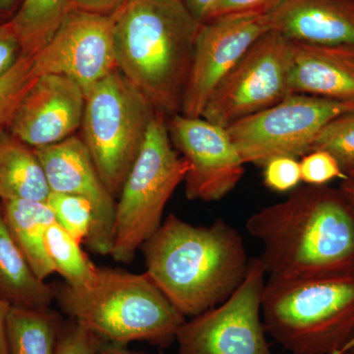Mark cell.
I'll list each match as a JSON object with an SVG mask.
<instances>
[{"label": "cell", "mask_w": 354, "mask_h": 354, "mask_svg": "<svg viewBox=\"0 0 354 354\" xmlns=\"http://www.w3.org/2000/svg\"><path fill=\"white\" fill-rule=\"evenodd\" d=\"M141 249L146 274L185 318L227 300L250 262L241 232L223 218L193 225L169 214Z\"/></svg>", "instance_id": "7a4b0ae2"}, {"label": "cell", "mask_w": 354, "mask_h": 354, "mask_svg": "<svg viewBox=\"0 0 354 354\" xmlns=\"http://www.w3.org/2000/svg\"><path fill=\"white\" fill-rule=\"evenodd\" d=\"M97 354H145L133 351L127 348V346H120V344H109V342H102Z\"/></svg>", "instance_id": "e575fe53"}, {"label": "cell", "mask_w": 354, "mask_h": 354, "mask_svg": "<svg viewBox=\"0 0 354 354\" xmlns=\"http://www.w3.org/2000/svg\"><path fill=\"white\" fill-rule=\"evenodd\" d=\"M341 181L339 190L354 209V174H349L346 179Z\"/></svg>", "instance_id": "d590c367"}, {"label": "cell", "mask_w": 354, "mask_h": 354, "mask_svg": "<svg viewBox=\"0 0 354 354\" xmlns=\"http://www.w3.org/2000/svg\"><path fill=\"white\" fill-rule=\"evenodd\" d=\"M86 93L57 74L39 77L16 111L8 131L32 149L59 143L82 125Z\"/></svg>", "instance_id": "9a60e30c"}, {"label": "cell", "mask_w": 354, "mask_h": 354, "mask_svg": "<svg viewBox=\"0 0 354 354\" xmlns=\"http://www.w3.org/2000/svg\"><path fill=\"white\" fill-rule=\"evenodd\" d=\"M266 332L291 354H337L354 337V269L308 278H269Z\"/></svg>", "instance_id": "5b68a950"}, {"label": "cell", "mask_w": 354, "mask_h": 354, "mask_svg": "<svg viewBox=\"0 0 354 354\" xmlns=\"http://www.w3.org/2000/svg\"><path fill=\"white\" fill-rule=\"evenodd\" d=\"M337 354H354V337Z\"/></svg>", "instance_id": "74e56055"}, {"label": "cell", "mask_w": 354, "mask_h": 354, "mask_svg": "<svg viewBox=\"0 0 354 354\" xmlns=\"http://www.w3.org/2000/svg\"><path fill=\"white\" fill-rule=\"evenodd\" d=\"M263 244L269 278L295 279L354 269V209L341 190L306 185L247 220Z\"/></svg>", "instance_id": "6da1fadb"}, {"label": "cell", "mask_w": 354, "mask_h": 354, "mask_svg": "<svg viewBox=\"0 0 354 354\" xmlns=\"http://www.w3.org/2000/svg\"><path fill=\"white\" fill-rule=\"evenodd\" d=\"M19 0H0V16L8 15V14H15L17 9ZM13 17V16H12Z\"/></svg>", "instance_id": "8d00e7d4"}, {"label": "cell", "mask_w": 354, "mask_h": 354, "mask_svg": "<svg viewBox=\"0 0 354 354\" xmlns=\"http://www.w3.org/2000/svg\"><path fill=\"white\" fill-rule=\"evenodd\" d=\"M189 171L172 145L167 118L156 111L145 143L116 201L111 258L130 264L160 227L167 202Z\"/></svg>", "instance_id": "8992f818"}, {"label": "cell", "mask_w": 354, "mask_h": 354, "mask_svg": "<svg viewBox=\"0 0 354 354\" xmlns=\"http://www.w3.org/2000/svg\"><path fill=\"white\" fill-rule=\"evenodd\" d=\"M285 0H218L209 20L221 15L243 12H271Z\"/></svg>", "instance_id": "f546056e"}, {"label": "cell", "mask_w": 354, "mask_h": 354, "mask_svg": "<svg viewBox=\"0 0 354 354\" xmlns=\"http://www.w3.org/2000/svg\"><path fill=\"white\" fill-rule=\"evenodd\" d=\"M113 27V15L72 9L50 41L34 55L39 75L68 77L87 93L118 69Z\"/></svg>", "instance_id": "4fadbf2b"}, {"label": "cell", "mask_w": 354, "mask_h": 354, "mask_svg": "<svg viewBox=\"0 0 354 354\" xmlns=\"http://www.w3.org/2000/svg\"><path fill=\"white\" fill-rule=\"evenodd\" d=\"M50 186L34 149L8 130L0 132V201L46 202Z\"/></svg>", "instance_id": "d6986e66"}, {"label": "cell", "mask_w": 354, "mask_h": 354, "mask_svg": "<svg viewBox=\"0 0 354 354\" xmlns=\"http://www.w3.org/2000/svg\"><path fill=\"white\" fill-rule=\"evenodd\" d=\"M327 151L346 174L354 171V109L330 121L314 140L310 152Z\"/></svg>", "instance_id": "484cf974"}, {"label": "cell", "mask_w": 354, "mask_h": 354, "mask_svg": "<svg viewBox=\"0 0 354 354\" xmlns=\"http://www.w3.org/2000/svg\"><path fill=\"white\" fill-rule=\"evenodd\" d=\"M290 39L263 35L214 88L201 118L227 128L271 108L291 94Z\"/></svg>", "instance_id": "9c48e42d"}, {"label": "cell", "mask_w": 354, "mask_h": 354, "mask_svg": "<svg viewBox=\"0 0 354 354\" xmlns=\"http://www.w3.org/2000/svg\"><path fill=\"white\" fill-rule=\"evenodd\" d=\"M191 15L199 23L206 22L218 0H181Z\"/></svg>", "instance_id": "d6a6232c"}, {"label": "cell", "mask_w": 354, "mask_h": 354, "mask_svg": "<svg viewBox=\"0 0 354 354\" xmlns=\"http://www.w3.org/2000/svg\"><path fill=\"white\" fill-rule=\"evenodd\" d=\"M55 298L70 319L102 342L120 346L147 342L167 348L186 321L146 272L100 268L94 286L74 290L64 283Z\"/></svg>", "instance_id": "277c9868"}, {"label": "cell", "mask_w": 354, "mask_h": 354, "mask_svg": "<svg viewBox=\"0 0 354 354\" xmlns=\"http://www.w3.org/2000/svg\"><path fill=\"white\" fill-rule=\"evenodd\" d=\"M155 113L150 102L118 69L86 93L80 137L115 199L145 143Z\"/></svg>", "instance_id": "52a82bcc"}, {"label": "cell", "mask_w": 354, "mask_h": 354, "mask_svg": "<svg viewBox=\"0 0 354 354\" xmlns=\"http://www.w3.org/2000/svg\"><path fill=\"white\" fill-rule=\"evenodd\" d=\"M354 174V171L351 172V174ZM349 174H348V176H349Z\"/></svg>", "instance_id": "f35d334b"}, {"label": "cell", "mask_w": 354, "mask_h": 354, "mask_svg": "<svg viewBox=\"0 0 354 354\" xmlns=\"http://www.w3.org/2000/svg\"><path fill=\"white\" fill-rule=\"evenodd\" d=\"M102 342L94 333L70 319L60 330L55 354H97Z\"/></svg>", "instance_id": "f1b7e54d"}, {"label": "cell", "mask_w": 354, "mask_h": 354, "mask_svg": "<svg viewBox=\"0 0 354 354\" xmlns=\"http://www.w3.org/2000/svg\"><path fill=\"white\" fill-rule=\"evenodd\" d=\"M172 145L189 165L185 195L191 201H220L236 187L245 162L227 128L181 113L167 118Z\"/></svg>", "instance_id": "8fae6325"}, {"label": "cell", "mask_w": 354, "mask_h": 354, "mask_svg": "<svg viewBox=\"0 0 354 354\" xmlns=\"http://www.w3.org/2000/svg\"><path fill=\"white\" fill-rule=\"evenodd\" d=\"M21 55L20 43L10 22L0 23V77L12 68Z\"/></svg>", "instance_id": "4dcf8cb0"}, {"label": "cell", "mask_w": 354, "mask_h": 354, "mask_svg": "<svg viewBox=\"0 0 354 354\" xmlns=\"http://www.w3.org/2000/svg\"><path fill=\"white\" fill-rule=\"evenodd\" d=\"M351 109L354 102L290 94L227 130L244 162L264 167L274 158L304 157L323 128Z\"/></svg>", "instance_id": "ba28073f"}, {"label": "cell", "mask_w": 354, "mask_h": 354, "mask_svg": "<svg viewBox=\"0 0 354 354\" xmlns=\"http://www.w3.org/2000/svg\"><path fill=\"white\" fill-rule=\"evenodd\" d=\"M62 326V316L50 307L11 306L6 320L9 354H55Z\"/></svg>", "instance_id": "44dd1931"}, {"label": "cell", "mask_w": 354, "mask_h": 354, "mask_svg": "<svg viewBox=\"0 0 354 354\" xmlns=\"http://www.w3.org/2000/svg\"><path fill=\"white\" fill-rule=\"evenodd\" d=\"M46 203L57 225L80 243L87 241L94 221L92 203L84 197L57 192H50Z\"/></svg>", "instance_id": "d4e9b609"}, {"label": "cell", "mask_w": 354, "mask_h": 354, "mask_svg": "<svg viewBox=\"0 0 354 354\" xmlns=\"http://www.w3.org/2000/svg\"><path fill=\"white\" fill-rule=\"evenodd\" d=\"M55 290L32 271L14 241L0 204V299L10 306L50 308Z\"/></svg>", "instance_id": "ac0fdd59"}, {"label": "cell", "mask_w": 354, "mask_h": 354, "mask_svg": "<svg viewBox=\"0 0 354 354\" xmlns=\"http://www.w3.org/2000/svg\"><path fill=\"white\" fill-rule=\"evenodd\" d=\"M113 16L118 70L156 111L180 113L201 23L181 0H128Z\"/></svg>", "instance_id": "3957f363"}, {"label": "cell", "mask_w": 354, "mask_h": 354, "mask_svg": "<svg viewBox=\"0 0 354 354\" xmlns=\"http://www.w3.org/2000/svg\"><path fill=\"white\" fill-rule=\"evenodd\" d=\"M128 0H71L73 8L88 12L113 15Z\"/></svg>", "instance_id": "1f68e13d"}, {"label": "cell", "mask_w": 354, "mask_h": 354, "mask_svg": "<svg viewBox=\"0 0 354 354\" xmlns=\"http://www.w3.org/2000/svg\"><path fill=\"white\" fill-rule=\"evenodd\" d=\"M299 165L301 181L306 185H327L335 179L344 180L348 177L334 156L327 151H311L301 157Z\"/></svg>", "instance_id": "4316f807"}, {"label": "cell", "mask_w": 354, "mask_h": 354, "mask_svg": "<svg viewBox=\"0 0 354 354\" xmlns=\"http://www.w3.org/2000/svg\"><path fill=\"white\" fill-rule=\"evenodd\" d=\"M266 274L260 258L251 259L245 279L227 300L183 323L177 354H276L261 319Z\"/></svg>", "instance_id": "30bf717a"}, {"label": "cell", "mask_w": 354, "mask_h": 354, "mask_svg": "<svg viewBox=\"0 0 354 354\" xmlns=\"http://www.w3.org/2000/svg\"><path fill=\"white\" fill-rule=\"evenodd\" d=\"M291 41V94L354 102V46Z\"/></svg>", "instance_id": "2e32d148"}, {"label": "cell", "mask_w": 354, "mask_h": 354, "mask_svg": "<svg viewBox=\"0 0 354 354\" xmlns=\"http://www.w3.org/2000/svg\"><path fill=\"white\" fill-rule=\"evenodd\" d=\"M10 305L0 299V354H9L6 341V320Z\"/></svg>", "instance_id": "836d02e7"}, {"label": "cell", "mask_w": 354, "mask_h": 354, "mask_svg": "<svg viewBox=\"0 0 354 354\" xmlns=\"http://www.w3.org/2000/svg\"><path fill=\"white\" fill-rule=\"evenodd\" d=\"M46 250L55 272L64 277L70 288L87 290L95 285L100 268L84 252L80 242L55 221L46 230Z\"/></svg>", "instance_id": "603a6c76"}, {"label": "cell", "mask_w": 354, "mask_h": 354, "mask_svg": "<svg viewBox=\"0 0 354 354\" xmlns=\"http://www.w3.org/2000/svg\"><path fill=\"white\" fill-rule=\"evenodd\" d=\"M72 9L71 0H22L8 20L19 41L22 55H37Z\"/></svg>", "instance_id": "7402d4cb"}, {"label": "cell", "mask_w": 354, "mask_h": 354, "mask_svg": "<svg viewBox=\"0 0 354 354\" xmlns=\"http://www.w3.org/2000/svg\"><path fill=\"white\" fill-rule=\"evenodd\" d=\"M263 176L268 189L279 193L292 191L301 183L299 160L286 156L272 158L264 165Z\"/></svg>", "instance_id": "83f0119b"}, {"label": "cell", "mask_w": 354, "mask_h": 354, "mask_svg": "<svg viewBox=\"0 0 354 354\" xmlns=\"http://www.w3.org/2000/svg\"><path fill=\"white\" fill-rule=\"evenodd\" d=\"M270 13L227 14L200 25L181 114L201 118L221 79L258 39L271 31Z\"/></svg>", "instance_id": "7c38bea8"}, {"label": "cell", "mask_w": 354, "mask_h": 354, "mask_svg": "<svg viewBox=\"0 0 354 354\" xmlns=\"http://www.w3.org/2000/svg\"><path fill=\"white\" fill-rule=\"evenodd\" d=\"M4 220L26 259L39 279L55 274L46 250V234L55 218L46 202L28 200L0 201Z\"/></svg>", "instance_id": "ffe728a7"}, {"label": "cell", "mask_w": 354, "mask_h": 354, "mask_svg": "<svg viewBox=\"0 0 354 354\" xmlns=\"http://www.w3.org/2000/svg\"><path fill=\"white\" fill-rule=\"evenodd\" d=\"M270 15L290 41L354 46V0H285Z\"/></svg>", "instance_id": "e0dca14e"}, {"label": "cell", "mask_w": 354, "mask_h": 354, "mask_svg": "<svg viewBox=\"0 0 354 354\" xmlns=\"http://www.w3.org/2000/svg\"><path fill=\"white\" fill-rule=\"evenodd\" d=\"M39 75L34 57L21 55L12 68L0 77V132L8 130L16 111Z\"/></svg>", "instance_id": "cb8c5ba5"}, {"label": "cell", "mask_w": 354, "mask_h": 354, "mask_svg": "<svg viewBox=\"0 0 354 354\" xmlns=\"http://www.w3.org/2000/svg\"><path fill=\"white\" fill-rule=\"evenodd\" d=\"M34 150L43 165L50 192L76 195L92 203L94 221L85 243L97 255H109L113 246L116 199L102 183L81 137L75 134Z\"/></svg>", "instance_id": "5bb4252c"}]
</instances>
